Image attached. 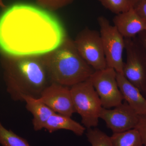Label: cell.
<instances>
[{
  "instance_id": "1",
  "label": "cell",
  "mask_w": 146,
  "mask_h": 146,
  "mask_svg": "<svg viewBox=\"0 0 146 146\" xmlns=\"http://www.w3.org/2000/svg\"><path fill=\"white\" fill-rule=\"evenodd\" d=\"M67 36L57 17L39 6L15 4L0 16V50L7 56L44 55Z\"/></svg>"
},
{
  "instance_id": "2",
  "label": "cell",
  "mask_w": 146,
  "mask_h": 146,
  "mask_svg": "<svg viewBox=\"0 0 146 146\" xmlns=\"http://www.w3.org/2000/svg\"><path fill=\"white\" fill-rule=\"evenodd\" d=\"M4 63L6 90L15 101L29 95L39 98L52 83L41 56H7Z\"/></svg>"
},
{
  "instance_id": "3",
  "label": "cell",
  "mask_w": 146,
  "mask_h": 146,
  "mask_svg": "<svg viewBox=\"0 0 146 146\" xmlns=\"http://www.w3.org/2000/svg\"><path fill=\"white\" fill-rule=\"evenodd\" d=\"M42 57L52 82L68 87L88 79L95 71L68 36L60 46Z\"/></svg>"
},
{
  "instance_id": "4",
  "label": "cell",
  "mask_w": 146,
  "mask_h": 146,
  "mask_svg": "<svg viewBox=\"0 0 146 146\" xmlns=\"http://www.w3.org/2000/svg\"><path fill=\"white\" fill-rule=\"evenodd\" d=\"M70 91L76 112L81 117L84 127H97L103 107L90 78L71 86Z\"/></svg>"
},
{
  "instance_id": "5",
  "label": "cell",
  "mask_w": 146,
  "mask_h": 146,
  "mask_svg": "<svg viewBox=\"0 0 146 146\" xmlns=\"http://www.w3.org/2000/svg\"><path fill=\"white\" fill-rule=\"evenodd\" d=\"M98 21L107 68L123 74L124 63L123 55L125 49V39L106 17L99 16Z\"/></svg>"
},
{
  "instance_id": "6",
  "label": "cell",
  "mask_w": 146,
  "mask_h": 146,
  "mask_svg": "<svg viewBox=\"0 0 146 146\" xmlns=\"http://www.w3.org/2000/svg\"><path fill=\"white\" fill-rule=\"evenodd\" d=\"M125 39L126 60L124 63L123 74L129 82L146 93V52L138 40Z\"/></svg>"
},
{
  "instance_id": "7",
  "label": "cell",
  "mask_w": 146,
  "mask_h": 146,
  "mask_svg": "<svg viewBox=\"0 0 146 146\" xmlns=\"http://www.w3.org/2000/svg\"><path fill=\"white\" fill-rule=\"evenodd\" d=\"M74 42L81 57L95 71L107 68L100 32L86 28L79 33Z\"/></svg>"
},
{
  "instance_id": "8",
  "label": "cell",
  "mask_w": 146,
  "mask_h": 146,
  "mask_svg": "<svg viewBox=\"0 0 146 146\" xmlns=\"http://www.w3.org/2000/svg\"><path fill=\"white\" fill-rule=\"evenodd\" d=\"M117 74L114 69L106 68L95 71L90 77L104 108L110 109L116 107L121 104L124 100L118 86Z\"/></svg>"
},
{
  "instance_id": "9",
  "label": "cell",
  "mask_w": 146,
  "mask_h": 146,
  "mask_svg": "<svg viewBox=\"0 0 146 146\" xmlns=\"http://www.w3.org/2000/svg\"><path fill=\"white\" fill-rule=\"evenodd\" d=\"M139 116L125 101L113 109L102 108L100 118L105 122L107 127L113 133H116L135 128Z\"/></svg>"
},
{
  "instance_id": "10",
  "label": "cell",
  "mask_w": 146,
  "mask_h": 146,
  "mask_svg": "<svg viewBox=\"0 0 146 146\" xmlns=\"http://www.w3.org/2000/svg\"><path fill=\"white\" fill-rule=\"evenodd\" d=\"M39 98L55 113L71 117L76 112L68 86L52 82L42 91Z\"/></svg>"
},
{
  "instance_id": "11",
  "label": "cell",
  "mask_w": 146,
  "mask_h": 146,
  "mask_svg": "<svg viewBox=\"0 0 146 146\" xmlns=\"http://www.w3.org/2000/svg\"><path fill=\"white\" fill-rule=\"evenodd\" d=\"M114 26L124 38H134L139 33L146 31V21L134 9L116 14L113 19Z\"/></svg>"
},
{
  "instance_id": "12",
  "label": "cell",
  "mask_w": 146,
  "mask_h": 146,
  "mask_svg": "<svg viewBox=\"0 0 146 146\" xmlns=\"http://www.w3.org/2000/svg\"><path fill=\"white\" fill-rule=\"evenodd\" d=\"M117 79L123 99L138 115L146 114V98L139 89L129 82L123 74L117 73Z\"/></svg>"
},
{
  "instance_id": "13",
  "label": "cell",
  "mask_w": 146,
  "mask_h": 146,
  "mask_svg": "<svg viewBox=\"0 0 146 146\" xmlns=\"http://www.w3.org/2000/svg\"><path fill=\"white\" fill-rule=\"evenodd\" d=\"M22 100L25 102L27 110L33 116L32 122L34 130L37 131L44 129L49 118L55 112L39 98L23 95L22 96Z\"/></svg>"
},
{
  "instance_id": "14",
  "label": "cell",
  "mask_w": 146,
  "mask_h": 146,
  "mask_svg": "<svg viewBox=\"0 0 146 146\" xmlns=\"http://www.w3.org/2000/svg\"><path fill=\"white\" fill-rule=\"evenodd\" d=\"M44 129L51 133L60 129L70 131L77 136H82L86 128L70 117L54 113L47 121Z\"/></svg>"
},
{
  "instance_id": "15",
  "label": "cell",
  "mask_w": 146,
  "mask_h": 146,
  "mask_svg": "<svg viewBox=\"0 0 146 146\" xmlns=\"http://www.w3.org/2000/svg\"><path fill=\"white\" fill-rule=\"evenodd\" d=\"M110 137L113 146H144L141 135L135 128L113 133Z\"/></svg>"
},
{
  "instance_id": "16",
  "label": "cell",
  "mask_w": 146,
  "mask_h": 146,
  "mask_svg": "<svg viewBox=\"0 0 146 146\" xmlns=\"http://www.w3.org/2000/svg\"><path fill=\"white\" fill-rule=\"evenodd\" d=\"M104 7L112 13L118 14L130 10L141 0H98Z\"/></svg>"
},
{
  "instance_id": "17",
  "label": "cell",
  "mask_w": 146,
  "mask_h": 146,
  "mask_svg": "<svg viewBox=\"0 0 146 146\" xmlns=\"http://www.w3.org/2000/svg\"><path fill=\"white\" fill-rule=\"evenodd\" d=\"M0 144L2 146H31L26 140L6 128L1 121Z\"/></svg>"
},
{
  "instance_id": "18",
  "label": "cell",
  "mask_w": 146,
  "mask_h": 146,
  "mask_svg": "<svg viewBox=\"0 0 146 146\" xmlns=\"http://www.w3.org/2000/svg\"><path fill=\"white\" fill-rule=\"evenodd\" d=\"M86 136L91 146H113L110 136L97 128L87 129Z\"/></svg>"
},
{
  "instance_id": "19",
  "label": "cell",
  "mask_w": 146,
  "mask_h": 146,
  "mask_svg": "<svg viewBox=\"0 0 146 146\" xmlns=\"http://www.w3.org/2000/svg\"><path fill=\"white\" fill-rule=\"evenodd\" d=\"M38 6L50 11L60 9L69 5L74 0H35Z\"/></svg>"
},
{
  "instance_id": "20",
  "label": "cell",
  "mask_w": 146,
  "mask_h": 146,
  "mask_svg": "<svg viewBox=\"0 0 146 146\" xmlns=\"http://www.w3.org/2000/svg\"><path fill=\"white\" fill-rule=\"evenodd\" d=\"M135 128L140 133L144 146H146V114L139 116V121Z\"/></svg>"
},
{
  "instance_id": "21",
  "label": "cell",
  "mask_w": 146,
  "mask_h": 146,
  "mask_svg": "<svg viewBox=\"0 0 146 146\" xmlns=\"http://www.w3.org/2000/svg\"><path fill=\"white\" fill-rule=\"evenodd\" d=\"M134 9L141 18L146 21V0H141Z\"/></svg>"
},
{
  "instance_id": "22",
  "label": "cell",
  "mask_w": 146,
  "mask_h": 146,
  "mask_svg": "<svg viewBox=\"0 0 146 146\" xmlns=\"http://www.w3.org/2000/svg\"><path fill=\"white\" fill-rule=\"evenodd\" d=\"M138 41L143 47L146 52V31L141 32L138 35Z\"/></svg>"
},
{
  "instance_id": "23",
  "label": "cell",
  "mask_w": 146,
  "mask_h": 146,
  "mask_svg": "<svg viewBox=\"0 0 146 146\" xmlns=\"http://www.w3.org/2000/svg\"><path fill=\"white\" fill-rule=\"evenodd\" d=\"M0 7L5 10L6 8H7V7L5 4L3 2V0H0Z\"/></svg>"
},
{
  "instance_id": "24",
  "label": "cell",
  "mask_w": 146,
  "mask_h": 146,
  "mask_svg": "<svg viewBox=\"0 0 146 146\" xmlns=\"http://www.w3.org/2000/svg\"><path fill=\"white\" fill-rule=\"evenodd\" d=\"M145 95H146V93Z\"/></svg>"
}]
</instances>
